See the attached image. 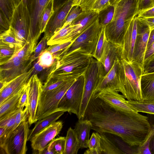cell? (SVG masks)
Instances as JSON below:
<instances>
[{"label":"cell","instance_id":"obj_1","mask_svg":"<svg viewBox=\"0 0 154 154\" xmlns=\"http://www.w3.org/2000/svg\"><path fill=\"white\" fill-rule=\"evenodd\" d=\"M89 120L92 129L121 137L131 146L144 142L151 129L146 116L137 113H125L115 110L101 99L92 97L84 119Z\"/></svg>","mask_w":154,"mask_h":154},{"label":"cell","instance_id":"obj_2","mask_svg":"<svg viewBox=\"0 0 154 154\" xmlns=\"http://www.w3.org/2000/svg\"><path fill=\"white\" fill-rule=\"evenodd\" d=\"M139 2L140 0H117L114 5L113 19L105 26V36L107 41L122 45L126 25L137 15Z\"/></svg>","mask_w":154,"mask_h":154},{"label":"cell","instance_id":"obj_3","mask_svg":"<svg viewBox=\"0 0 154 154\" xmlns=\"http://www.w3.org/2000/svg\"><path fill=\"white\" fill-rule=\"evenodd\" d=\"M93 57L89 54L80 51L63 55L55 60L48 76H55L64 80L77 78L84 74Z\"/></svg>","mask_w":154,"mask_h":154},{"label":"cell","instance_id":"obj_4","mask_svg":"<svg viewBox=\"0 0 154 154\" xmlns=\"http://www.w3.org/2000/svg\"><path fill=\"white\" fill-rule=\"evenodd\" d=\"M143 72V68L137 62L121 60L119 69L121 93L127 100H143L141 79Z\"/></svg>","mask_w":154,"mask_h":154},{"label":"cell","instance_id":"obj_5","mask_svg":"<svg viewBox=\"0 0 154 154\" xmlns=\"http://www.w3.org/2000/svg\"><path fill=\"white\" fill-rule=\"evenodd\" d=\"M83 75L84 79L83 95L80 112L77 116L79 119H84L93 91L105 75V73L101 63L93 57Z\"/></svg>","mask_w":154,"mask_h":154},{"label":"cell","instance_id":"obj_6","mask_svg":"<svg viewBox=\"0 0 154 154\" xmlns=\"http://www.w3.org/2000/svg\"><path fill=\"white\" fill-rule=\"evenodd\" d=\"M77 78L66 80L59 87L52 90L41 91L36 112L38 120L59 111L58 107L60 100Z\"/></svg>","mask_w":154,"mask_h":154},{"label":"cell","instance_id":"obj_7","mask_svg":"<svg viewBox=\"0 0 154 154\" xmlns=\"http://www.w3.org/2000/svg\"><path fill=\"white\" fill-rule=\"evenodd\" d=\"M103 27L100 25L97 18L94 23L72 42L61 56L73 52L80 51L89 54L93 57Z\"/></svg>","mask_w":154,"mask_h":154},{"label":"cell","instance_id":"obj_8","mask_svg":"<svg viewBox=\"0 0 154 154\" xmlns=\"http://www.w3.org/2000/svg\"><path fill=\"white\" fill-rule=\"evenodd\" d=\"M30 16L27 0H17L11 21L10 27L17 39L23 45L26 42L29 31Z\"/></svg>","mask_w":154,"mask_h":154},{"label":"cell","instance_id":"obj_9","mask_svg":"<svg viewBox=\"0 0 154 154\" xmlns=\"http://www.w3.org/2000/svg\"><path fill=\"white\" fill-rule=\"evenodd\" d=\"M29 125L28 119L22 122L0 145L6 153L26 154Z\"/></svg>","mask_w":154,"mask_h":154},{"label":"cell","instance_id":"obj_10","mask_svg":"<svg viewBox=\"0 0 154 154\" xmlns=\"http://www.w3.org/2000/svg\"><path fill=\"white\" fill-rule=\"evenodd\" d=\"M84 79L83 75L78 78L60 100L58 110L73 113L77 116L82 101Z\"/></svg>","mask_w":154,"mask_h":154},{"label":"cell","instance_id":"obj_11","mask_svg":"<svg viewBox=\"0 0 154 154\" xmlns=\"http://www.w3.org/2000/svg\"><path fill=\"white\" fill-rule=\"evenodd\" d=\"M27 0L30 16V24L26 42L38 41L42 34L41 26L42 15L49 0Z\"/></svg>","mask_w":154,"mask_h":154},{"label":"cell","instance_id":"obj_12","mask_svg":"<svg viewBox=\"0 0 154 154\" xmlns=\"http://www.w3.org/2000/svg\"><path fill=\"white\" fill-rule=\"evenodd\" d=\"M15 54L6 63L0 65V82H8L31 67L32 62L30 60H23Z\"/></svg>","mask_w":154,"mask_h":154},{"label":"cell","instance_id":"obj_13","mask_svg":"<svg viewBox=\"0 0 154 154\" xmlns=\"http://www.w3.org/2000/svg\"><path fill=\"white\" fill-rule=\"evenodd\" d=\"M97 18L98 13L94 10L84 11L72 22L70 31L59 44L73 41L94 23Z\"/></svg>","mask_w":154,"mask_h":154},{"label":"cell","instance_id":"obj_14","mask_svg":"<svg viewBox=\"0 0 154 154\" xmlns=\"http://www.w3.org/2000/svg\"><path fill=\"white\" fill-rule=\"evenodd\" d=\"M92 97L98 98L115 110L125 113L138 112L128 102L122 94L110 89H104Z\"/></svg>","mask_w":154,"mask_h":154},{"label":"cell","instance_id":"obj_15","mask_svg":"<svg viewBox=\"0 0 154 154\" xmlns=\"http://www.w3.org/2000/svg\"><path fill=\"white\" fill-rule=\"evenodd\" d=\"M73 0H69L54 9L46 26L44 37L49 40L63 27L72 7Z\"/></svg>","mask_w":154,"mask_h":154},{"label":"cell","instance_id":"obj_16","mask_svg":"<svg viewBox=\"0 0 154 154\" xmlns=\"http://www.w3.org/2000/svg\"><path fill=\"white\" fill-rule=\"evenodd\" d=\"M63 126L62 121L55 122L35 135L31 139L34 151H41L57 135Z\"/></svg>","mask_w":154,"mask_h":154},{"label":"cell","instance_id":"obj_17","mask_svg":"<svg viewBox=\"0 0 154 154\" xmlns=\"http://www.w3.org/2000/svg\"><path fill=\"white\" fill-rule=\"evenodd\" d=\"M29 116L28 120L30 125L38 121L36 112L40 94L43 84L37 75L31 76L29 82Z\"/></svg>","mask_w":154,"mask_h":154},{"label":"cell","instance_id":"obj_18","mask_svg":"<svg viewBox=\"0 0 154 154\" xmlns=\"http://www.w3.org/2000/svg\"><path fill=\"white\" fill-rule=\"evenodd\" d=\"M137 15L126 24L122 45L123 58L132 62L138 30Z\"/></svg>","mask_w":154,"mask_h":154},{"label":"cell","instance_id":"obj_19","mask_svg":"<svg viewBox=\"0 0 154 154\" xmlns=\"http://www.w3.org/2000/svg\"><path fill=\"white\" fill-rule=\"evenodd\" d=\"M33 70L32 66L27 72L7 83L5 87L0 90V104L24 90L28 82Z\"/></svg>","mask_w":154,"mask_h":154},{"label":"cell","instance_id":"obj_20","mask_svg":"<svg viewBox=\"0 0 154 154\" xmlns=\"http://www.w3.org/2000/svg\"><path fill=\"white\" fill-rule=\"evenodd\" d=\"M150 32L148 26L138 20L137 36L134 48L133 61L138 63L143 69L145 54Z\"/></svg>","mask_w":154,"mask_h":154},{"label":"cell","instance_id":"obj_21","mask_svg":"<svg viewBox=\"0 0 154 154\" xmlns=\"http://www.w3.org/2000/svg\"><path fill=\"white\" fill-rule=\"evenodd\" d=\"M122 45L106 41L103 52L99 61L103 65L105 75L111 69L116 60L123 58Z\"/></svg>","mask_w":154,"mask_h":154},{"label":"cell","instance_id":"obj_22","mask_svg":"<svg viewBox=\"0 0 154 154\" xmlns=\"http://www.w3.org/2000/svg\"><path fill=\"white\" fill-rule=\"evenodd\" d=\"M121 61L116 60L115 61L111 69L103 77L93 91L92 96L106 89L121 93L119 78V69Z\"/></svg>","mask_w":154,"mask_h":154},{"label":"cell","instance_id":"obj_23","mask_svg":"<svg viewBox=\"0 0 154 154\" xmlns=\"http://www.w3.org/2000/svg\"><path fill=\"white\" fill-rule=\"evenodd\" d=\"M92 125L88 119H80L75 124L74 129L81 149L88 148L90 131Z\"/></svg>","mask_w":154,"mask_h":154},{"label":"cell","instance_id":"obj_24","mask_svg":"<svg viewBox=\"0 0 154 154\" xmlns=\"http://www.w3.org/2000/svg\"><path fill=\"white\" fill-rule=\"evenodd\" d=\"M141 89L143 100L154 101V72L143 73Z\"/></svg>","mask_w":154,"mask_h":154},{"label":"cell","instance_id":"obj_25","mask_svg":"<svg viewBox=\"0 0 154 154\" xmlns=\"http://www.w3.org/2000/svg\"><path fill=\"white\" fill-rule=\"evenodd\" d=\"M65 112L63 110L55 112L39 120L36 122L34 127L29 130L28 141L30 140L36 134L54 122L61 116Z\"/></svg>","mask_w":154,"mask_h":154},{"label":"cell","instance_id":"obj_26","mask_svg":"<svg viewBox=\"0 0 154 154\" xmlns=\"http://www.w3.org/2000/svg\"><path fill=\"white\" fill-rule=\"evenodd\" d=\"M23 90L9 98L0 104V118L18 109L20 99Z\"/></svg>","mask_w":154,"mask_h":154},{"label":"cell","instance_id":"obj_27","mask_svg":"<svg viewBox=\"0 0 154 154\" xmlns=\"http://www.w3.org/2000/svg\"><path fill=\"white\" fill-rule=\"evenodd\" d=\"M80 146L74 129L70 127L66 137V144L64 154H77Z\"/></svg>","mask_w":154,"mask_h":154},{"label":"cell","instance_id":"obj_28","mask_svg":"<svg viewBox=\"0 0 154 154\" xmlns=\"http://www.w3.org/2000/svg\"><path fill=\"white\" fill-rule=\"evenodd\" d=\"M100 139L102 154H125L103 134H100Z\"/></svg>","mask_w":154,"mask_h":154},{"label":"cell","instance_id":"obj_29","mask_svg":"<svg viewBox=\"0 0 154 154\" xmlns=\"http://www.w3.org/2000/svg\"><path fill=\"white\" fill-rule=\"evenodd\" d=\"M0 43L16 48L18 50L23 46L17 39L14 32L11 27L7 30L0 33Z\"/></svg>","mask_w":154,"mask_h":154},{"label":"cell","instance_id":"obj_30","mask_svg":"<svg viewBox=\"0 0 154 154\" xmlns=\"http://www.w3.org/2000/svg\"><path fill=\"white\" fill-rule=\"evenodd\" d=\"M19 110L18 109L0 118V127L5 128L7 137L14 130L16 117Z\"/></svg>","mask_w":154,"mask_h":154},{"label":"cell","instance_id":"obj_31","mask_svg":"<svg viewBox=\"0 0 154 154\" xmlns=\"http://www.w3.org/2000/svg\"><path fill=\"white\" fill-rule=\"evenodd\" d=\"M37 41L26 42L23 47L17 51L15 54L20 59L26 61L30 60L37 46Z\"/></svg>","mask_w":154,"mask_h":154},{"label":"cell","instance_id":"obj_32","mask_svg":"<svg viewBox=\"0 0 154 154\" xmlns=\"http://www.w3.org/2000/svg\"><path fill=\"white\" fill-rule=\"evenodd\" d=\"M127 100L128 103L138 112L154 114V101Z\"/></svg>","mask_w":154,"mask_h":154},{"label":"cell","instance_id":"obj_33","mask_svg":"<svg viewBox=\"0 0 154 154\" xmlns=\"http://www.w3.org/2000/svg\"><path fill=\"white\" fill-rule=\"evenodd\" d=\"M114 5H109L98 13L99 23L103 26H105L112 20L114 13Z\"/></svg>","mask_w":154,"mask_h":154},{"label":"cell","instance_id":"obj_34","mask_svg":"<svg viewBox=\"0 0 154 154\" xmlns=\"http://www.w3.org/2000/svg\"><path fill=\"white\" fill-rule=\"evenodd\" d=\"M18 50L16 48L0 43V65L6 63Z\"/></svg>","mask_w":154,"mask_h":154},{"label":"cell","instance_id":"obj_35","mask_svg":"<svg viewBox=\"0 0 154 154\" xmlns=\"http://www.w3.org/2000/svg\"><path fill=\"white\" fill-rule=\"evenodd\" d=\"M17 0H0V10L10 20L15 9Z\"/></svg>","mask_w":154,"mask_h":154},{"label":"cell","instance_id":"obj_36","mask_svg":"<svg viewBox=\"0 0 154 154\" xmlns=\"http://www.w3.org/2000/svg\"><path fill=\"white\" fill-rule=\"evenodd\" d=\"M54 11V0H49L44 11L41 23V33L44 32L47 25Z\"/></svg>","mask_w":154,"mask_h":154},{"label":"cell","instance_id":"obj_37","mask_svg":"<svg viewBox=\"0 0 154 154\" xmlns=\"http://www.w3.org/2000/svg\"><path fill=\"white\" fill-rule=\"evenodd\" d=\"M72 28L71 23L62 27L48 40L47 42L48 45L59 44L60 42L69 32Z\"/></svg>","mask_w":154,"mask_h":154},{"label":"cell","instance_id":"obj_38","mask_svg":"<svg viewBox=\"0 0 154 154\" xmlns=\"http://www.w3.org/2000/svg\"><path fill=\"white\" fill-rule=\"evenodd\" d=\"M36 60L39 64L45 69L51 66L56 60L52 54L46 49Z\"/></svg>","mask_w":154,"mask_h":154},{"label":"cell","instance_id":"obj_39","mask_svg":"<svg viewBox=\"0 0 154 154\" xmlns=\"http://www.w3.org/2000/svg\"><path fill=\"white\" fill-rule=\"evenodd\" d=\"M72 42L60 43L50 45L46 50L52 54L56 60L59 58L63 54L65 50L71 43Z\"/></svg>","mask_w":154,"mask_h":154},{"label":"cell","instance_id":"obj_40","mask_svg":"<svg viewBox=\"0 0 154 154\" xmlns=\"http://www.w3.org/2000/svg\"><path fill=\"white\" fill-rule=\"evenodd\" d=\"M106 40L105 34V26L101 31L93 57L99 61L103 52Z\"/></svg>","mask_w":154,"mask_h":154},{"label":"cell","instance_id":"obj_41","mask_svg":"<svg viewBox=\"0 0 154 154\" xmlns=\"http://www.w3.org/2000/svg\"><path fill=\"white\" fill-rule=\"evenodd\" d=\"M154 134V124L152 125L151 129L146 139L141 145L137 146L136 154H151L149 148L150 140Z\"/></svg>","mask_w":154,"mask_h":154},{"label":"cell","instance_id":"obj_42","mask_svg":"<svg viewBox=\"0 0 154 154\" xmlns=\"http://www.w3.org/2000/svg\"><path fill=\"white\" fill-rule=\"evenodd\" d=\"M88 148L90 150L97 152V154H102L99 133L93 132L92 134L89 141Z\"/></svg>","mask_w":154,"mask_h":154},{"label":"cell","instance_id":"obj_43","mask_svg":"<svg viewBox=\"0 0 154 154\" xmlns=\"http://www.w3.org/2000/svg\"><path fill=\"white\" fill-rule=\"evenodd\" d=\"M51 142L55 154H64L65 148L66 137H60L54 138Z\"/></svg>","mask_w":154,"mask_h":154},{"label":"cell","instance_id":"obj_44","mask_svg":"<svg viewBox=\"0 0 154 154\" xmlns=\"http://www.w3.org/2000/svg\"><path fill=\"white\" fill-rule=\"evenodd\" d=\"M83 11L79 6H72L67 16L64 23L62 27L70 24L75 18L79 16Z\"/></svg>","mask_w":154,"mask_h":154},{"label":"cell","instance_id":"obj_45","mask_svg":"<svg viewBox=\"0 0 154 154\" xmlns=\"http://www.w3.org/2000/svg\"><path fill=\"white\" fill-rule=\"evenodd\" d=\"M48 40L45 38L42 39L38 44L37 45L32 55L30 60L32 63L35 60L39 57L40 54L46 48L47 42Z\"/></svg>","mask_w":154,"mask_h":154},{"label":"cell","instance_id":"obj_46","mask_svg":"<svg viewBox=\"0 0 154 154\" xmlns=\"http://www.w3.org/2000/svg\"><path fill=\"white\" fill-rule=\"evenodd\" d=\"M28 107H25L24 109H19L16 117L14 130L18 126L21 122L28 119Z\"/></svg>","mask_w":154,"mask_h":154},{"label":"cell","instance_id":"obj_47","mask_svg":"<svg viewBox=\"0 0 154 154\" xmlns=\"http://www.w3.org/2000/svg\"><path fill=\"white\" fill-rule=\"evenodd\" d=\"M29 85L28 82L24 89L20 97L18 104V109H23L24 107H28L29 105Z\"/></svg>","mask_w":154,"mask_h":154},{"label":"cell","instance_id":"obj_48","mask_svg":"<svg viewBox=\"0 0 154 154\" xmlns=\"http://www.w3.org/2000/svg\"><path fill=\"white\" fill-rule=\"evenodd\" d=\"M10 26L11 20L0 11V33L9 29Z\"/></svg>","mask_w":154,"mask_h":154},{"label":"cell","instance_id":"obj_49","mask_svg":"<svg viewBox=\"0 0 154 154\" xmlns=\"http://www.w3.org/2000/svg\"><path fill=\"white\" fill-rule=\"evenodd\" d=\"M109 0H96L91 10L98 13L100 11L110 5Z\"/></svg>","mask_w":154,"mask_h":154},{"label":"cell","instance_id":"obj_50","mask_svg":"<svg viewBox=\"0 0 154 154\" xmlns=\"http://www.w3.org/2000/svg\"><path fill=\"white\" fill-rule=\"evenodd\" d=\"M154 72V55L144 62L143 73Z\"/></svg>","mask_w":154,"mask_h":154},{"label":"cell","instance_id":"obj_51","mask_svg":"<svg viewBox=\"0 0 154 154\" xmlns=\"http://www.w3.org/2000/svg\"><path fill=\"white\" fill-rule=\"evenodd\" d=\"M153 6H154V0H140L139 12L149 9Z\"/></svg>","mask_w":154,"mask_h":154},{"label":"cell","instance_id":"obj_52","mask_svg":"<svg viewBox=\"0 0 154 154\" xmlns=\"http://www.w3.org/2000/svg\"><path fill=\"white\" fill-rule=\"evenodd\" d=\"M137 17L139 21L149 27L150 31L154 29V17L145 18Z\"/></svg>","mask_w":154,"mask_h":154},{"label":"cell","instance_id":"obj_53","mask_svg":"<svg viewBox=\"0 0 154 154\" xmlns=\"http://www.w3.org/2000/svg\"><path fill=\"white\" fill-rule=\"evenodd\" d=\"M137 16L145 18L154 17V6L139 12Z\"/></svg>","mask_w":154,"mask_h":154},{"label":"cell","instance_id":"obj_54","mask_svg":"<svg viewBox=\"0 0 154 154\" xmlns=\"http://www.w3.org/2000/svg\"><path fill=\"white\" fill-rule=\"evenodd\" d=\"M96 0H83L79 6L83 11L91 10L93 5Z\"/></svg>","mask_w":154,"mask_h":154},{"label":"cell","instance_id":"obj_55","mask_svg":"<svg viewBox=\"0 0 154 154\" xmlns=\"http://www.w3.org/2000/svg\"><path fill=\"white\" fill-rule=\"evenodd\" d=\"M154 55V42L146 50L144 56V63Z\"/></svg>","mask_w":154,"mask_h":154},{"label":"cell","instance_id":"obj_56","mask_svg":"<svg viewBox=\"0 0 154 154\" xmlns=\"http://www.w3.org/2000/svg\"><path fill=\"white\" fill-rule=\"evenodd\" d=\"M36 151L38 152L37 153L39 154H55V152L51 142L42 151Z\"/></svg>","mask_w":154,"mask_h":154},{"label":"cell","instance_id":"obj_57","mask_svg":"<svg viewBox=\"0 0 154 154\" xmlns=\"http://www.w3.org/2000/svg\"><path fill=\"white\" fill-rule=\"evenodd\" d=\"M32 67L33 70L31 76L35 75H38V74L41 73L45 69L43 67L39 64L37 60L34 62Z\"/></svg>","mask_w":154,"mask_h":154},{"label":"cell","instance_id":"obj_58","mask_svg":"<svg viewBox=\"0 0 154 154\" xmlns=\"http://www.w3.org/2000/svg\"><path fill=\"white\" fill-rule=\"evenodd\" d=\"M154 42V29L151 31L149 34L146 49Z\"/></svg>","mask_w":154,"mask_h":154},{"label":"cell","instance_id":"obj_59","mask_svg":"<svg viewBox=\"0 0 154 154\" xmlns=\"http://www.w3.org/2000/svg\"><path fill=\"white\" fill-rule=\"evenodd\" d=\"M69 0H54V9Z\"/></svg>","mask_w":154,"mask_h":154},{"label":"cell","instance_id":"obj_60","mask_svg":"<svg viewBox=\"0 0 154 154\" xmlns=\"http://www.w3.org/2000/svg\"><path fill=\"white\" fill-rule=\"evenodd\" d=\"M149 148L151 154H154V134L150 140Z\"/></svg>","mask_w":154,"mask_h":154},{"label":"cell","instance_id":"obj_61","mask_svg":"<svg viewBox=\"0 0 154 154\" xmlns=\"http://www.w3.org/2000/svg\"><path fill=\"white\" fill-rule=\"evenodd\" d=\"M83 0H73L72 6L75 5L79 6Z\"/></svg>","mask_w":154,"mask_h":154},{"label":"cell","instance_id":"obj_62","mask_svg":"<svg viewBox=\"0 0 154 154\" xmlns=\"http://www.w3.org/2000/svg\"><path fill=\"white\" fill-rule=\"evenodd\" d=\"M117 0H109V4L110 5H114Z\"/></svg>","mask_w":154,"mask_h":154}]
</instances>
